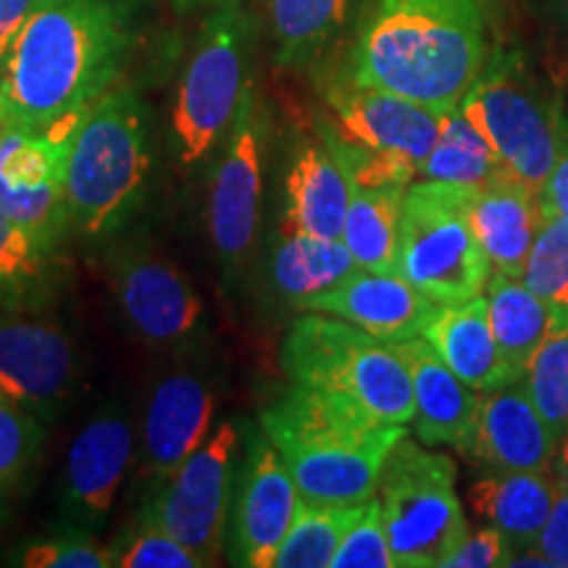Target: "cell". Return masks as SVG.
I'll use <instances>...</instances> for the list:
<instances>
[{"label":"cell","mask_w":568,"mask_h":568,"mask_svg":"<svg viewBox=\"0 0 568 568\" xmlns=\"http://www.w3.org/2000/svg\"><path fill=\"white\" fill-rule=\"evenodd\" d=\"M145 0H38L0 67V126L74 132L142 32Z\"/></svg>","instance_id":"6da1fadb"},{"label":"cell","mask_w":568,"mask_h":568,"mask_svg":"<svg viewBox=\"0 0 568 568\" xmlns=\"http://www.w3.org/2000/svg\"><path fill=\"white\" fill-rule=\"evenodd\" d=\"M485 61L481 0H366L345 69L355 82L447 113Z\"/></svg>","instance_id":"7a4b0ae2"},{"label":"cell","mask_w":568,"mask_h":568,"mask_svg":"<svg viewBox=\"0 0 568 568\" xmlns=\"http://www.w3.org/2000/svg\"><path fill=\"white\" fill-rule=\"evenodd\" d=\"M258 424L308 503H368L389 450L408 435L351 397L290 382L264 403Z\"/></svg>","instance_id":"3957f363"},{"label":"cell","mask_w":568,"mask_h":568,"mask_svg":"<svg viewBox=\"0 0 568 568\" xmlns=\"http://www.w3.org/2000/svg\"><path fill=\"white\" fill-rule=\"evenodd\" d=\"M151 126L142 98L113 84L84 111L67 153L71 232L105 237L140 209L151 184Z\"/></svg>","instance_id":"277c9868"},{"label":"cell","mask_w":568,"mask_h":568,"mask_svg":"<svg viewBox=\"0 0 568 568\" xmlns=\"http://www.w3.org/2000/svg\"><path fill=\"white\" fill-rule=\"evenodd\" d=\"M280 364L295 385L351 397L385 422H414V387L393 343L345 318L303 311L282 339Z\"/></svg>","instance_id":"5b68a950"},{"label":"cell","mask_w":568,"mask_h":568,"mask_svg":"<svg viewBox=\"0 0 568 568\" xmlns=\"http://www.w3.org/2000/svg\"><path fill=\"white\" fill-rule=\"evenodd\" d=\"M460 109L508 172L539 193L568 138V116L527 55L516 48L489 53Z\"/></svg>","instance_id":"8992f818"},{"label":"cell","mask_w":568,"mask_h":568,"mask_svg":"<svg viewBox=\"0 0 568 568\" xmlns=\"http://www.w3.org/2000/svg\"><path fill=\"white\" fill-rule=\"evenodd\" d=\"M471 190L418 180L403 197L395 272L439 305L471 301L493 276L471 224Z\"/></svg>","instance_id":"52a82bcc"},{"label":"cell","mask_w":568,"mask_h":568,"mask_svg":"<svg viewBox=\"0 0 568 568\" xmlns=\"http://www.w3.org/2000/svg\"><path fill=\"white\" fill-rule=\"evenodd\" d=\"M456 479V460L408 435L389 450L376 500L397 568H443V560L471 531Z\"/></svg>","instance_id":"ba28073f"},{"label":"cell","mask_w":568,"mask_h":568,"mask_svg":"<svg viewBox=\"0 0 568 568\" xmlns=\"http://www.w3.org/2000/svg\"><path fill=\"white\" fill-rule=\"evenodd\" d=\"M253 19L240 3L213 9L176 88L172 148L182 166H197L222 145L251 90L247 63Z\"/></svg>","instance_id":"9c48e42d"},{"label":"cell","mask_w":568,"mask_h":568,"mask_svg":"<svg viewBox=\"0 0 568 568\" xmlns=\"http://www.w3.org/2000/svg\"><path fill=\"white\" fill-rule=\"evenodd\" d=\"M243 432L237 422H222L197 447L174 477L142 503V524H151L180 539L195 552L203 568L219 566L226 552V529L243 460Z\"/></svg>","instance_id":"30bf717a"},{"label":"cell","mask_w":568,"mask_h":568,"mask_svg":"<svg viewBox=\"0 0 568 568\" xmlns=\"http://www.w3.org/2000/svg\"><path fill=\"white\" fill-rule=\"evenodd\" d=\"M266 145L268 122L251 88L209 176L205 224L213 253L226 276L243 268L258 240Z\"/></svg>","instance_id":"8fae6325"},{"label":"cell","mask_w":568,"mask_h":568,"mask_svg":"<svg viewBox=\"0 0 568 568\" xmlns=\"http://www.w3.org/2000/svg\"><path fill=\"white\" fill-rule=\"evenodd\" d=\"M69 140L71 132L0 126V209L51 255L74 234L67 205Z\"/></svg>","instance_id":"7c38bea8"},{"label":"cell","mask_w":568,"mask_h":568,"mask_svg":"<svg viewBox=\"0 0 568 568\" xmlns=\"http://www.w3.org/2000/svg\"><path fill=\"white\" fill-rule=\"evenodd\" d=\"M111 284L124 324L155 351H184L203 335L205 308L180 268L148 247L130 245L111 258Z\"/></svg>","instance_id":"4fadbf2b"},{"label":"cell","mask_w":568,"mask_h":568,"mask_svg":"<svg viewBox=\"0 0 568 568\" xmlns=\"http://www.w3.org/2000/svg\"><path fill=\"white\" fill-rule=\"evenodd\" d=\"M301 500L293 474L272 439L264 435V429L247 432L226 529L230 564L274 568L276 550L293 527Z\"/></svg>","instance_id":"5bb4252c"},{"label":"cell","mask_w":568,"mask_h":568,"mask_svg":"<svg viewBox=\"0 0 568 568\" xmlns=\"http://www.w3.org/2000/svg\"><path fill=\"white\" fill-rule=\"evenodd\" d=\"M316 82L332 111L329 122L345 138L372 151L395 155L416 172L422 169L443 130L445 113L395 92L355 82L345 67L318 69Z\"/></svg>","instance_id":"9a60e30c"},{"label":"cell","mask_w":568,"mask_h":568,"mask_svg":"<svg viewBox=\"0 0 568 568\" xmlns=\"http://www.w3.org/2000/svg\"><path fill=\"white\" fill-rule=\"evenodd\" d=\"M77 351L67 332L30 311H0V395L53 422L74 395Z\"/></svg>","instance_id":"2e32d148"},{"label":"cell","mask_w":568,"mask_h":568,"mask_svg":"<svg viewBox=\"0 0 568 568\" xmlns=\"http://www.w3.org/2000/svg\"><path fill=\"white\" fill-rule=\"evenodd\" d=\"M134 450V432L122 408H103L71 439L63 466L59 529L95 537L109 524Z\"/></svg>","instance_id":"e0dca14e"},{"label":"cell","mask_w":568,"mask_h":568,"mask_svg":"<svg viewBox=\"0 0 568 568\" xmlns=\"http://www.w3.org/2000/svg\"><path fill=\"white\" fill-rule=\"evenodd\" d=\"M216 395L195 372L161 376L142 416L140 471L159 489L211 435Z\"/></svg>","instance_id":"ac0fdd59"},{"label":"cell","mask_w":568,"mask_h":568,"mask_svg":"<svg viewBox=\"0 0 568 568\" xmlns=\"http://www.w3.org/2000/svg\"><path fill=\"white\" fill-rule=\"evenodd\" d=\"M437 308L439 303L397 272L379 274L366 268H355L337 287L314 295L303 305V311L345 318L385 343L422 337Z\"/></svg>","instance_id":"d6986e66"},{"label":"cell","mask_w":568,"mask_h":568,"mask_svg":"<svg viewBox=\"0 0 568 568\" xmlns=\"http://www.w3.org/2000/svg\"><path fill=\"white\" fill-rule=\"evenodd\" d=\"M558 439L539 416L524 382L479 393L477 426L464 456L487 468L550 471Z\"/></svg>","instance_id":"ffe728a7"},{"label":"cell","mask_w":568,"mask_h":568,"mask_svg":"<svg viewBox=\"0 0 568 568\" xmlns=\"http://www.w3.org/2000/svg\"><path fill=\"white\" fill-rule=\"evenodd\" d=\"M414 387V432L429 447L466 453L477 426L479 393L468 387L424 337L393 343Z\"/></svg>","instance_id":"44dd1931"},{"label":"cell","mask_w":568,"mask_h":568,"mask_svg":"<svg viewBox=\"0 0 568 568\" xmlns=\"http://www.w3.org/2000/svg\"><path fill=\"white\" fill-rule=\"evenodd\" d=\"M347 203L351 182L326 142L318 134L297 142L282 184L284 232L339 240Z\"/></svg>","instance_id":"7402d4cb"},{"label":"cell","mask_w":568,"mask_h":568,"mask_svg":"<svg viewBox=\"0 0 568 568\" xmlns=\"http://www.w3.org/2000/svg\"><path fill=\"white\" fill-rule=\"evenodd\" d=\"M539 222V193L508 169L471 190V224L493 272L524 276Z\"/></svg>","instance_id":"603a6c76"},{"label":"cell","mask_w":568,"mask_h":568,"mask_svg":"<svg viewBox=\"0 0 568 568\" xmlns=\"http://www.w3.org/2000/svg\"><path fill=\"white\" fill-rule=\"evenodd\" d=\"M422 337L477 393H489L514 382L489 324L485 293L464 303L439 305Z\"/></svg>","instance_id":"cb8c5ba5"},{"label":"cell","mask_w":568,"mask_h":568,"mask_svg":"<svg viewBox=\"0 0 568 568\" xmlns=\"http://www.w3.org/2000/svg\"><path fill=\"white\" fill-rule=\"evenodd\" d=\"M558 485L550 471H508L487 468L474 474L468 485V503L474 514L485 518L521 548H535L539 531L556 506Z\"/></svg>","instance_id":"d4e9b609"},{"label":"cell","mask_w":568,"mask_h":568,"mask_svg":"<svg viewBox=\"0 0 568 568\" xmlns=\"http://www.w3.org/2000/svg\"><path fill=\"white\" fill-rule=\"evenodd\" d=\"M355 268L361 266L343 240L284 232L268 258V290L280 303L303 311L311 297L337 287Z\"/></svg>","instance_id":"484cf974"},{"label":"cell","mask_w":568,"mask_h":568,"mask_svg":"<svg viewBox=\"0 0 568 568\" xmlns=\"http://www.w3.org/2000/svg\"><path fill=\"white\" fill-rule=\"evenodd\" d=\"M485 297L497 347L514 382H518L527 372L531 355L560 322L556 311L521 276L493 272Z\"/></svg>","instance_id":"4316f807"},{"label":"cell","mask_w":568,"mask_h":568,"mask_svg":"<svg viewBox=\"0 0 568 568\" xmlns=\"http://www.w3.org/2000/svg\"><path fill=\"white\" fill-rule=\"evenodd\" d=\"M355 0H268L274 59L282 69H318L345 32Z\"/></svg>","instance_id":"83f0119b"},{"label":"cell","mask_w":568,"mask_h":568,"mask_svg":"<svg viewBox=\"0 0 568 568\" xmlns=\"http://www.w3.org/2000/svg\"><path fill=\"white\" fill-rule=\"evenodd\" d=\"M408 184H351L343 243L366 272L393 274Z\"/></svg>","instance_id":"f1b7e54d"},{"label":"cell","mask_w":568,"mask_h":568,"mask_svg":"<svg viewBox=\"0 0 568 568\" xmlns=\"http://www.w3.org/2000/svg\"><path fill=\"white\" fill-rule=\"evenodd\" d=\"M503 172L506 163L458 105L443 116V130L418 169V176L460 187H481Z\"/></svg>","instance_id":"f546056e"},{"label":"cell","mask_w":568,"mask_h":568,"mask_svg":"<svg viewBox=\"0 0 568 568\" xmlns=\"http://www.w3.org/2000/svg\"><path fill=\"white\" fill-rule=\"evenodd\" d=\"M368 503H308L301 500L287 537L280 545L274 568H332L335 552Z\"/></svg>","instance_id":"4dcf8cb0"},{"label":"cell","mask_w":568,"mask_h":568,"mask_svg":"<svg viewBox=\"0 0 568 568\" xmlns=\"http://www.w3.org/2000/svg\"><path fill=\"white\" fill-rule=\"evenodd\" d=\"M55 255L0 209V311H32L53 293Z\"/></svg>","instance_id":"1f68e13d"},{"label":"cell","mask_w":568,"mask_h":568,"mask_svg":"<svg viewBox=\"0 0 568 568\" xmlns=\"http://www.w3.org/2000/svg\"><path fill=\"white\" fill-rule=\"evenodd\" d=\"M524 387L550 426L552 437L564 439L568 432V322H560L531 355Z\"/></svg>","instance_id":"d6a6232c"},{"label":"cell","mask_w":568,"mask_h":568,"mask_svg":"<svg viewBox=\"0 0 568 568\" xmlns=\"http://www.w3.org/2000/svg\"><path fill=\"white\" fill-rule=\"evenodd\" d=\"M521 280L568 322V219L542 216Z\"/></svg>","instance_id":"836d02e7"},{"label":"cell","mask_w":568,"mask_h":568,"mask_svg":"<svg viewBox=\"0 0 568 568\" xmlns=\"http://www.w3.org/2000/svg\"><path fill=\"white\" fill-rule=\"evenodd\" d=\"M45 445V422L0 395V495L30 481Z\"/></svg>","instance_id":"e575fe53"},{"label":"cell","mask_w":568,"mask_h":568,"mask_svg":"<svg viewBox=\"0 0 568 568\" xmlns=\"http://www.w3.org/2000/svg\"><path fill=\"white\" fill-rule=\"evenodd\" d=\"M111 564L119 568H203L195 552L184 548L180 539L142 521L111 545Z\"/></svg>","instance_id":"d590c367"},{"label":"cell","mask_w":568,"mask_h":568,"mask_svg":"<svg viewBox=\"0 0 568 568\" xmlns=\"http://www.w3.org/2000/svg\"><path fill=\"white\" fill-rule=\"evenodd\" d=\"M11 564L24 568H109L111 548L95 542V537L55 531L53 537L21 548Z\"/></svg>","instance_id":"8d00e7d4"},{"label":"cell","mask_w":568,"mask_h":568,"mask_svg":"<svg viewBox=\"0 0 568 568\" xmlns=\"http://www.w3.org/2000/svg\"><path fill=\"white\" fill-rule=\"evenodd\" d=\"M332 568H397L376 495L368 500L366 514L345 535Z\"/></svg>","instance_id":"74e56055"},{"label":"cell","mask_w":568,"mask_h":568,"mask_svg":"<svg viewBox=\"0 0 568 568\" xmlns=\"http://www.w3.org/2000/svg\"><path fill=\"white\" fill-rule=\"evenodd\" d=\"M516 550L508 535L487 524L477 531H468L464 542L443 560V568H503L510 566Z\"/></svg>","instance_id":"f35d334b"},{"label":"cell","mask_w":568,"mask_h":568,"mask_svg":"<svg viewBox=\"0 0 568 568\" xmlns=\"http://www.w3.org/2000/svg\"><path fill=\"white\" fill-rule=\"evenodd\" d=\"M535 548L548 558L552 568H568V489L558 487L556 506L539 531Z\"/></svg>","instance_id":"ab89813d"},{"label":"cell","mask_w":568,"mask_h":568,"mask_svg":"<svg viewBox=\"0 0 568 568\" xmlns=\"http://www.w3.org/2000/svg\"><path fill=\"white\" fill-rule=\"evenodd\" d=\"M539 209H542V216L568 219V138L560 148L556 166L550 169L548 180L539 190Z\"/></svg>","instance_id":"60d3db41"},{"label":"cell","mask_w":568,"mask_h":568,"mask_svg":"<svg viewBox=\"0 0 568 568\" xmlns=\"http://www.w3.org/2000/svg\"><path fill=\"white\" fill-rule=\"evenodd\" d=\"M38 0H0V67Z\"/></svg>","instance_id":"b9f144b4"},{"label":"cell","mask_w":568,"mask_h":568,"mask_svg":"<svg viewBox=\"0 0 568 568\" xmlns=\"http://www.w3.org/2000/svg\"><path fill=\"white\" fill-rule=\"evenodd\" d=\"M550 474L560 489H568V432L556 447V458H552Z\"/></svg>","instance_id":"7bdbcfd3"},{"label":"cell","mask_w":568,"mask_h":568,"mask_svg":"<svg viewBox=\"0 0 568 568\" xmlns=\"http://www.w3.org/2000/svg\"><path fill=\"white\" fill-rule=\"evenodd\" d=\"M174 9L187 13V11H197V9H219V6L226 3H240V0H172Z\"/></svg>","instance_id":"ee69618b"},{"label":"cell","mask_w":568,"mask_h":568,"mask_svg":"<svg viewBox=\"0 0 568 568\" xmlns=\"http://www.w3.org/2000/svg\"><path fill=\"white\" fill-rule=\"evenodd\" d=\"M11 521V508H9V497L0 495V531L9 527Z\"/></svg>","instance_id":"f6af8a7d"},{"label":"cell","mask_w":568,"mask_h":568,"mask_svg":"<svg viewBox=\"0 0 568 568\" xmlns=\"http://www.w3.org/2000/svg\"><path fill=\"white\" fill-rule=\"evenodd\" d=\"M552 3H556L558 13H560V17H564V21L568 24V0H552Z\"/></svg>","instance_id":"bcb514c9"}]
</instances>
